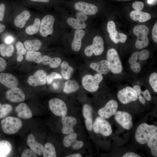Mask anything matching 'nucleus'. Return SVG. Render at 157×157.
Listing matches in <instances>:
<instances>
[{"label": "nucleus", "instance_id": "53", "mask_svg": "<svg viewBox=\"0 0 157 157\" xmlns=\"http://www.w3.org/2000/svg\"><path fill=\"white\" fill-rule=\"evenodd\" d=\"M66 157H81L82 155L79 153H75L66 156Z\"/></svg>", "mask_w": 157, "mask_h": 157}, {"label": "nucleus", "instance_id": "10", "mask_svg": "<svg viewBox=\"0 0 157 157\" xmlns=\"http://www.w3.org/2000/svg\"><path fill=\"white\" fill-rule=\"evenodd\" d=\"M117 96L120 101L124 104L135 101L138 98L135 91L133 88L130 87H127L119 90Z\"/></svg>", "mask_w": 157, "mask_h": 157}, {"label": "nucleus", "instance_id": "28", "mask_svg": "<svg viewBox=\"0 0 157 157\" xmlns=\"http://www.w3.org/2000/svg\"><path fill=\"white\" fill-rule=\"evenodd\" d=\"M30 16V14L28 11H24L16 17L14 21V25L19 28H24Z\"/></svg>", "mask_w": 157, "mask_h": 157}, {"label": "nucleus", "instance_id": "50", "mask_svg": "<svg viewBox=\"0 0 157 157\" xmlns=\"http://www.w3.org/2000/svg\"><path fill=\"white\" fill-rule=\"evenodd\" d=\"M123 157H140V156L137 154L132 152H129L126 153L123 156Z\"/></svg>", "mask_w": 157, "mask_h": 157}, {"label": "nucleus", "instance_id": "54", "mask_svg": "<svg viewBox=\"0 0 157 157\" xmlns=\"http://www.w3.org/2000/svg\"><path fill=\"white\" fill-rule=\"evenodd\" d=\"M5 25L0 23V33L3 32L5 30Z\"/></svg>", "mask_w": 157, "mask_h": 157}, {"label": "nucleus", "instance_id": "24", "mask_svg": "<svg viewBox=\"0 0 157 157\" xmlns=\"http://www.w3.org/2000/svg\"><path fill=\"white\" fill-rule=\"evenodd\" d=\"M15 110L17 116L22 119H28L32 116V112L28 106L25 103H22L15 108Z\"/></svg>", "mask_w": 157, "mask_h": 157}, {"label": "nucleus", "instance_id": "43", "mask_svg": "<svg viewBox=\"0 0 157 157\" xmlns=\"http://www.w3.org/2000/svg\"><path fill=\"white\" fill-rule=\"evenodd\" d=\"M22 157H37L38 156L31 150L29 149H25L22 153Z\"/></svg>", "mask_w": 157, "mask_h": 157}, {"label": "nucleus", "instance_id": "38", "mask_svg": "<svg viewBox=\"0 0 157 157\" xmlns=\"http://www.w3.org/2000/svg\"><path fill=\"white\" fill-rule=\"evenodd\" d=\"M40 19L36 18L32 25L28 26L25 29L26 33L28 35H32L37 33L39 31L40 24Z\"/></svg>", "mask_w": 157, "mask_h": 157}, {"label": "nucleus", "instance_id": "55", "mask_svg": "<svg viewBox=\"0 0 157 157\" xmlns=\"http://www.w3.org/2000/svg\"><path fill=\"white\" fill-rule=\"evenodd\" d=\"M33 1H38L42 2H49V0H30Z\"/></svg>", "mask_w": 157, "mask_h": 157}, {"label": "nucleus", "instance_id": "51", "mask_svg": "<svg viewBox=\"0 0 157 157\" xmlns=\"http://www.w3.org/2000/svg\"><path fill=\"white\" fill-rule=\"evenodd\" d=\"M13 40V38L12 36L9 35L6 38L5 42L6 43L9 44L12 42Z\"/></svg>", "mask_w": 157, "mask_h": 157}, {"label": "nucleus", "instance_id": "52", "mask_svg": "<svg viewBox=\"0 0 157 157\" xmlns=\"http://www.w3.org/2000/svg\"><path fill=\"white\" fill-rule=\"evenodd\" d=\"M17 60L18 62H20L22 61L24 59V57L22 55L20 54L17 51Z\"/></svg>", "mask_w": 157, "mask_h": 157}, {"label": "nucleus", "instance_id": "20", "mask_svg": "<svg viewBox=\"0 0 157 157\" xmlns=\"http://www.w3.org/2000/svg\"><path fill=\"white\" fill-rule=\"evenodd\" d=\"M61 117L62 133L64 134H69L74 132L73 128L77 123L76 119L74 117L66 115Z\"/></svg>", "mask_w": 157, "mask_h": 157}, {"label": "nucleus", "instance_id": "13", "mask_svg": "<svg viewBox=\"0 0 157 157\" xmlns=\"http://www.w3.org/2000/svg\"><path fill=\"white\" fill-rule=\"evenodd\" d=\"M115 115V119L123 128L129 130L132 128V118L129 113L125 111H117Z\"/></svg>", "mask_w": 157, "mask_h": 157}, {"label": "nucleus", "instance_id": "30", "mask_svg": "<svg viewBox=\"0 0 157 157\" xmlns=\"http://www.w3.org/2000/svg\"><path fill=\"white\" fill-rule=\"evenodd\" d=\"M133 88L138 96L140 101L142 104H144L146 103L145 99L148 101H150L151 100V94L148 90L146 89L144 91H142L140 86L138 85H134Z\"/></svg>", "mask_w": 157, "mask_h": 157}, {"label": "nucleus", "instance_id": "3", "mask_svg": "<svg viewBox=\"0 0 157 157\" xmlns=\"http://www.w3.org/2000/svg\"><path fill=\"white\" fill-rule=\"evenodd\" d=\"M1 124L4 133L8 134H13L16 133L21 129L22 124L19 118L9 116L2 119Z\"/></svg>", "mask_w": 157, "mask_h": 157}, {"label": "nucleus", "instance_id": "41", "mask_svg": "<svg viewBox=\"0 0 157 157\" xmlns=\"http://www.w3.org/2000/svg\"><path fill=\"white\" fill-rule=\"evenodd\" d=\"M62 76L59 73L52 72L47 76V82L48 84H51L53 80L55 79H61Z\"/></svg>", "mask_w": 157, "mask_h": 157}, {"label": "nucleus", "instance_id": "33", "mask_svg": "<svg viewBox=\"0 0 157 157\" xmlns=\"http://www.w3.org/2000/svg\"><path fill=\"white\" fill-rule=\"evenodd\" d=\"M12 149V145L9 141L6 140L0 141V157H7Z\"/></svg>", "mask_w": 157, "mask_h": 157}, {"label": "nucleus", "instance_id": "32", "mask_svg": "<svg viewBox=\"0 0 157 157\" xmlns=\"http://www.w3.org/2000/svg\"><path fill=\"white\" fill-rule=\"evenodd\" d=\"M24 44L26 49L30 51H36L41 47L42 43L38 39H34L25 41Z\"/></svg>", "mask_w": 157, "mask_h": 157}, {"label": "nucleus", "instance_id": "37", "mask_svg": "<svg viewBox=\"0 0 157 157\" xmlns=\"http://www.w3.org/2000/svg\"><path fill=\"white\" fill-rule=\"evenodd\" d=\"M147 144L151 149L152 155L157 156V132H156L147 142Z\"/></svg>", "mask_w": 157, "mask_h": 157}, {"label": "nucleus", "instance_id": "18", "mask_svg": "<svg viewBox=\"0 0 157 157\" xmlns=\"http://www.w3.org/2000/svg\"><path fill=\"white\" fill-rule=\"evenodd\" d=\"M77 135L76 133H72L69 134L64 138L63 144L65 147H72L74 150H78L81 148L84 145L83 142L76 140Z\"/></svg>", "mask_w": 157, "mask_h": 157}, {"label": "nucleus", "instance_id": "23", "mask_svg": "<svg viewBox=\"0 0 157 157\" xmlns=\"http://www.w3.org/2000/svg\"><path fill=\"white\" fill-rule=\"evenodd\" d=\"M27 143L31 149L35 154L39 156L42 155L44 147L42 144L36 141L32 134H30L28 136Z\"/></svg>", "mask_w": 157, "mask_h": 157}, {"label": "nucleus", "instance_id": "44", "mask_svg": "<svg viewBox=\"0 0 157 157\" xmlns=\"http://www.w3.org/2000/svg\"><path fill=\"white\" fill-rule=\"evenodd\" d=\"M144 6V3L140 1H136L132 4L133 8L135 10H141L143 9Z\"/></svg>", "mask_w": 157, "mask_h": 157}, {"label": "nucleus", "instance_id": "26", "mask_svg": "<svg viewBox=\"0 0 157 157\" xmlns=\"http://www.w3.org/2000/svg\"><path fill=\"white\" fill-rule=\"evenodd\" d=\"M85 34V31L82 29L76 30L75 31L71 44L72 48L74 51H77L80 50L81 40Z\"/></svg>", "mask_w": 157, "mask_h": 157}, {"label": "nucleus", "instance_id": "42", "mask_svg": "<svg viewBox=\"0 0 157 157\" xmlns=\"http://www.w3.org/2000/svg\"><path fill=\"white\" fill-rule=\"evenodd\" d=\"M16 47L17 51L22 55L25 54L26 52L23 44L20 41L17 42L16 44Z\"/></svg>", "mask_w": 157, "mask_h": 157}, {"label": "nucleus", "instance_id": "19", "mask_svg": "<svg viewBox=\"0 0 157 157\" xmlns=\"http://www.w3.org/2000/svg\"><path fill=\"white\" fill-rule=\"evenodd\" d=\"M74 8L76 10L86 15H94L98 11V8L95 5L82 1L76 3L74 5Z\"/></svg>", "mask_w": 157, "mask_h": 157}, {"label": "nucleus", "instance_id": "1", "mask_svg": "<svg viewBox=\"0 0 157 157\" xmlns=\"http://www.w3.org/2000/svg\"><path fill=\"white\" fill-rule=\"evenodd\" d=\"M157 131V127L144 123L138 127L135 133L137 141L141 144L146 143Z\"/></svg>", "mask_w": 157, "mask_h": 157}, {"label": "nucleus", "instance_id": "25", "mask_svg": "<svg viewBox=\"0 0 157 157\" xmlns=\"http://www.w3.org/2000/svg\"><path fill=\"white\" fill-rule=\"evenodd\" d=\"M90 66L101 74H107L110 70L109 63L106 60H102L97 63H92L90 64Z\"/></svg>", "mask_w": 157, "mask_h": 157}, {"label": "nucleus", "instance_id": "6", "mask_svg": "<svg viewBox=\"0 0 157 157\" xmlns=\"http://www.w3.org/2000/svg\"><path fill=\"white\" fill-rule=\"evenodd\" d=\"M104 41L100 36H95L93 40L92 44L86 47L84 51L85 54L88 56H90L93 53L95 56L101 54L104 50Z\"/></svg>", "mask_w": 157, "mask_h": 157}, {"label": "nucleus", "instance_id": "12", "mask_svg": "<svg viewBox=\"0 0 157 157\" xmlns=\"http://www.w3.org/2000/svg\"><path fill=\"white\" fill-rule=\"evenodd\" d=\"M107 31L109 33L110 40L115 43L117 44L119 42L124 43L126 40V35L123 33L117 32L115 24L113 21H110L108 22Z\"/></svg>", "mask_w": 157, "mask_h": 157}, {"label": "nucleus", "instance_id": "21", "mask_svg": "<svg viewBox=\"0 0 157 157\" xmlns=\"http://www.w3.org/2000/svg\"><path fill=\"white\" fill-rule=\"evenodd\" d=\"M0 83L11 89L17 87L19 82L17 79L11 74L1 73H0Z\"/></svg>", "mask_w": 157, "mask_h": 157}, {"label": "nucleus", "instance_id": "40", "mask_svg": "<svg viewBox=\"0 0 157 157\" xmlns=\"http://www.w3.org/2000/svg\"><path fill=\"white\" fill-rule=\"evenodd\" d=\"M149 82L152 88L156 92H157V73L153 72L150 75Z\"/></svg>", "mask_w": 157, "mask_h": 157}, {"label": "nucleus", "instance_id": "31", "mask_svg": "<svg viewBox=\"0 0 157 157\" xmlns=\"http://www.w3.org/2000/svg\"><path fill=\"white\" fill-rule=\"evenodd\" d=\"M79 88V85L76 81L74 80H69L65 82L63 91L65 93L69 94L75 92Z\"/></svg>", "mask_w": 157, "mask_h": 157}, {"label": "nucleus", "instance_id": "45", "mask_svg": "<svg viewBox=\"0 0 157 157\" xmlns=\"http://www.w3.org/2000/svg\"><path fill=\"white\" fill-rule=\"evenodd\" d=\"M14 50V48L13 45L7 46L5 50L6 56L10 57L13 55Z\"/></svg>", "mask_w": 157, "mask_h": 157}, {"label": "nucleus", "instance_id": "56", "mask_svg": "<svg viewBox=\"0 0 157 157\" xmlns=\"http://www.w3.org/2000/svg\"><path fill=\"white\" fill-rule=\"evenodd\" d=\"M155 0H148L147 3L149 4H151Z\"/></svg>", "mask_w": 157, "mask_h": 157}, {"label": "nucleus", "instance_id": "49", "mask_svg": "<svg viewBox=\"0 0 157 157\" xmlns=\"http://www.w3.org/2000/svg\"><path fill=\"white\" fill-rule=\"evenodd\" d=\"M6 45L4 44H0V53L3 57L6 56L5 54V49Z\"/></svg>", "mask_w": 157, "mask_h": 157}, {"label": "nucleus", "instance_id": "29", "mask_svg": "<svg viewBox=\"0 0 157 157\" xmlns=\"http://www.w3.org/2000/svg\"><path fill=\"white\" fill-rule=\"evenodd\" d=\"M62 60L58 57L52 58L50 57L44 55L42 56L41 63L44 65H49L51 68H56L61 64Z\"/></svg>", "mask_w": 157, "mask_h": 157}, {"label": "nucleus", "instance_id": "48", "mask_svg": "<svg viewBox=\"0 0 157 157\" xmlns=\"http://www.w3.org/2000/svg\"><path fill=\"white\" fill-rule=\"evenodd\" d=\"M7 63L6 60L0 57V72L3 71L6 68Z\"/></svg>", "mask_w": 157, "mask_h": 157}, {"label": "nucleus", "instance_id": "47", "mask_svg": "<svg viewBox=\"0 0 157 157\" xmlns=\"http://www.w3.org/2000/svg\"><path fill=\"white\" fill-rule=\"evenodd\" d=\"M5 8V5L4 3L0 4V21L3 19Z\"/></svg>", "mask_w": 157, "mask_h": 157}, {"label": "nucleus", "instance_id": "11", "mask_svg": "<svg viewBox=\"0 0 157 157\" xmlns=\"http://www.w3.org/2000/svg\"><path fill=\"white\" fill-rule=\"evenodd\" d=\"M55 19L51 15H47L42 19L40 22L39 32L43 37L51 34L53 32V25Z\"/></svg>", "mask_w": 157, "mask_h": 157}, {"label": "nucleus", "instance_id": "22", "mask_svg": "<svg viewBox=\"0 0 157 157\" xmlns=\"http://www.w3.org/2000/svg\"><path fill=\"white\" fill-rule=\"evenodd\" d=\"M92 108L89 105L85 104L83 105L82 108L83 115L84 119L85 127L89 131H91L92 129Z\"/></svg>", "mask_w": 157, "mask_h": 157}, {"label": "nucleus", "instance_id": "15", "mask_svg": "<svg viewBox=\"0 0 157 157\" xmlns=\"http://www.w3.org/2000/svg\"><path fill=\"white\" fill-rule=\"evenodd\" d=\"M47 74L42 70L36 71L33 75L30 76L27 81L31 86L36 87L45 84L47 82Z\"/></svg>", "mask_w": 157, "mask_h": 157}, {"label": "nucleus", "instance_id": "39", "mask_svg": "<svg viewBox=\"0 0 157 157\" xmlns=\"http://www.w3.org/2000/svg\"><path fill=\"white\" fill-rule=\"evenodd\" d=\"M13 110L12 106L9 104H1L0 103V119L7 116Z\"/></svg>", "mask_w": 157, "mask_h": 157}, {"label": "nucleus", "instance_id": "9", "mask_svg": "<svg viewBox=\"0 0 157 157\" xmlns=\"http://www.w3.org/2000/svg\"><path fill=\"white\" fill-rule=\"evenodd\" d=\"M149 56V52L147 50L144 49L141 51L133 53L129 59V62L131 64V69L135 73H138L141 70L140 64L137 63L138 59L143 60L147 59Z\"/></svg>", "mask_w": 157, "mask_h": 157}, {"label": "nucleus", "instance_id": "57", "mask_svg": "<svg viewBox=\"0 0 157 157\" xmlns=\"http://www.w3.org/2000/svg\"><path fill=\"white\" fill-rule=\"evenodd\" d=\"M125 0V1H127V0Z\"/></svg>", "mask_w": 157, "mask_h": 157}, {"label": "nucleus", "instance_id": "14", "mask_svg": "<svg viewBox=\"0 0 157 157\" xmlns=\"http://www.w3.org/2000/svg\"><path fill=\"white\" fill-rule=\"evenodd\" d=\"M118 105L114 100L109 101L103 107L98 111L99 117L104 119H108L114 115L117 111Z\"/></svg>", "mask_w": 157, "mask_h": 157}, {"label": "nucleus", "instance_id": "46", "mask_svg": "<svg viewBox=\"0 0 157 157\" xmlns=\"http://www.w3.org/2000/svg\"><path fill=\"white\" fill-rule=\"evenodd\" d=\"M152 38L153 40L157 43V23L154 26L152 30Z\"/></svg>", "mask_w": 157, "mask_h": 157}, {"label": "nucleus", "instance_id": "8", "mask_svg": "<svg viewBox=\"0 0 157 157\" xmlns=\"http://www.w3.org/2000/svg\"><path fill=\"white\" fill-rule=\"evenodd\" d=\"M49 108L51 112L56 115L62 117L67 115V108L65 103L61 99L53 98L49 101Z\"/></svg>", "mask_w": 157, "mask_h": 157}, {"label": "nucleus", "instance_id": "34", "mask_svg": "<svg viewBox=\"0 0 157 157\" xmlns=\"http://www.w3.org/2000/svg\"><path fill=\"white\" fill-rule=\"evenodd\" d=\"M61 74L66 80L69 79L74 72V69L66 61H63L60 64Z\"/></svg>", "mask_w": 157, "mask_h": 157}, {"label": "nucleus", "instance_id": "35", "mask_svg": "<svg viewBox=\"0 0 157 157\" xmlns=\"http://www.w3.org/2000/svg\"><path fill=\"white\" fill-rule=\"evenodd\" d=\"M42 57L40 52L29 51L27 52L25 57V59L28 62L33 61L39 64L41 62Z\"/></svg>", "mask_w": 157, "mask_h": 157}, {"label": "nucleus", "instance_id": "2", "mask_svg": "<svg viewBox=\"0 0 157 157\" xmlns=\"http://www.w3.org/2000/svg\"><path fill=\"white\" fill-rule=\"evenodd\" d=\"M149 32V28L145 25H137L134 27L133 32L137 37L135 43L137 48L140 49L148 46L149 40L147 36Z\"/></svg>", "mask_w": 157, "mask_h": 157}, {"label": "nucleus", "instance_id": "5", "mask_svg": "<svg viewBox=\"0 0 157 157\" xmlns=\"http://www.w3.org/2000/svg\"><path fill=\"white\" fill-rule=\"evenodd\" d=\"M103 79L102 74L99 73L96 74L94 76L87 74L83 77L82 85L86 90L90 92H95L98 90L99 84Z\"/></svg>", "mask_w": 157, "mask_h": 157}, {"label": "nucleus", "instance_id": "16", "mask_svg": "<svg viewBox=\"0 0 157 157\" xmlns=\"http://www.w3.org/2000/svg\"><path fill=\"white\" fill-rule=\"evenodd\" d=\"M76 19L69 17L67 19L68 24L73 28L77 30L81 29L86 28V25L85 21L88 17L81 12L76 14Z\"/></svg>", "mask_w": 157, "mask_h": 157}, {"label": "nucleus", "instance_id": "27", "mask_svg": "<svg viewBox=\"0 0 157 157\" xmlns=\"http://www.w3.org/2000/svg\"><path fill=\"white\" fill-rule=\"evenodd\" d=\"M130 16L133 20L138 21L140 22H145L151 18V15L149 13L136 10L132 11L130 13Z\"/></svg>", "mask_w": 157, "mask_h": 157}, {"label": "nucleus", "instance_id": "7", "mask_svg": "<svg viewBox=\"0 0 157 157\" xmlns=\"http://www.w3.org/2000/svg\"><path fill=\"white\" fill-rule=\"evenodd\" d=\"M92 129L97 133H100L105 136L110 135L112 129L110 123L104 119L97 117L92 124Z\"/></svg>", "mask_w": 157, "mask_h": 157}, {"label": "nucleus", "instance_id": "36", "mask_svg": "<svg viewBox=\"0 0 157 157\" xmlns=\"http://www.w3.org/2000/svg\"><path fill=\"white\" fill-rule=\"evenodd\" d=\"M42 154L44 157H56L55 148L53 145L50 142L46 143L44 147Z\"/></svg>", "mask_w": 157, "mask_h": 157}, {"label": "nucleus", "instance_id": "17", "mask_svg": "<svg viewBox=\"0 0 157 157\" xmlns=\"http://www.w3.org/2000/svg\"><path fill=\"white\" fill-rule=\"evenodd\" d=\"M5 95L7 99L12 102H20L25 100L24 93L20 88L17 87L7 91Z\"/></svg>", "mask_w": 157, "mask_h": 157}, {"label": "nucleus", "instance_id": "4", "mask_svg": "<svg viewBox=\"0 0 157 157\" xmlns=\"http://www.w3.org/2000/svg\"><path fill=\"white\" fill-rule=\"evenodd\" d=\"M107 60L108 62L110 70L114 74L120 73L123 70L122 62L117 51L114 48L108 50L106 55Z\"/></svg>", "mask_w": 157, "mask_h": 157}]
</instances>
